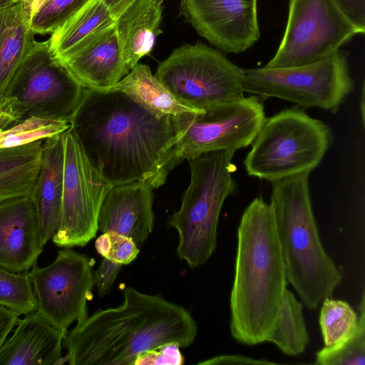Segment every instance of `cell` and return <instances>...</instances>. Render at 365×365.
<instances>
[{
    "label": "cell",
    "mask_w": 365,
    "mask_h": 365,
    "mask_svg": "<svg viewBox=\"0 0 365 365\" xmlns=\"http://www.w3.org/2000/svg\"><path fill=\"white\" fill-rule=\"evenodd\" d=\"M93 165L113 186L165 182L174 139L171 116L158 118L113 89L86 88L71 122Z\"/></svg>",
    "instance_id": "cell-1"
},
{
    "label": "cell",
    "mask_w": 365,
    "mask_h": 365,
    "mask_svg": "<svg viewBox=\"0 0 365 365\" xmlns=\"http://www.w3.org/2000/svg\"><path fill=\"white\" fill-rule=\"evenodd\" d=\"M122 304L99 309L67 333L64 345L71 365H134L143 353L173 343L190 346L197 325L184 307L132 287Z\"/></svg>",
    "instance_id": "cell-2"
},
{
    "label": "cell",
    "mask_w": 365,
    "mask_h": 365,
    "mask_svg": "<svg viewBox=\"0 0 365 365\" xmlns=\"http://www.w3.org/2000/svg\"><path fill=\"white\" fill-rule=\"evenodd\" d=\"M287 282L273 210L262 197H256L243 212L237 229L230 300L234 339L248 346L267 341Z\"/></svg>",
    "instance_id": "cell-3"
},
{
    "label": "cell",
    "mask_w": 365,
    "mask_h": 365,
    "mask_svg": "<svg viewBox=\"0 0 365 365\" xmlns=\"http://www.w3.org/2000/svg\"><path fill=\"white\" fill-rule=\"evenodd\" d=\"M309 173L272 183L270 205L287 280L301 302L315 309L331 297L343 274L322 243L312 208Z\"/></svg>",
    "instance_id": "cell-4"
},
{
    "label": "cell",
    "mask_w": 365,
    "mask_h": 365,
    "mask_svg": "<svg viewBox=\"0 0 365 365\" xmlns=\"http://www.w3.org/2000/svg\"><path fill=\"white\" fill-rule=\"evenodd\" d=\"M234 154L220 150L190 160V182L168 225L178 234V257L192 268L204 264L216 250L222 205L237 191Z\"/></svg>",
    "instance_id": "cell-5"
},
{
    "label": "cell",
    "mask_w": 365,
    "mask_h": 365,
    "mask_svg": "<svg viewBox=\"0 0 365 365\" xmlns=\"http://www.w3.org/2000/svg\"><path fill=\"white\" fill-rule=\"evenodd\" d=\"M86 88L56 58L48 40H34L0 96V128L29 118L71 124Z\"/></svg>",
    "instance_id": "cell-6"
},
{
    "label": "cell",
    "mask_w": 365,
    "mask_h": 365,
    "mask_svg": "<svg viewBox=\"0 0 365 365\" xmlns=\"http://www.w3.org/2000/svg\"><path fill=\"white\" fill-rule=\"evenodd\" d=\"M330 127L297 107L265 118L244 161L247 175L274 182L309 173L333 141Z\"/></svg>",
    "instance_id": "cell-7"
},
{
    "label": "cell",
    "mask_w": 365,
    "mask_h": 365,
    "mask_svg": "<svg viewBox=\"0 0 365 365\" xmlns=\"http://www.w3.org/2000/svg\"><path fill=\"white\" fill-rule=\"evenodd\" d=\"M265 114L262 100L252 95L200 112L171 116L174 139L167 153L170 172L184 160L208 153L236 150L252 144Z\"/></svg>",
    "instance_id": "cell-8"
},
{
    "label": "cell",
    "mask_w": 365,
    "mask_h": 365,
    "mask_svg": "<svg viewBox=\"0 0 365 365\" xmlns=\"http://www.w3.org/2000/svg\"><path fill=\"white\" fill-rule=\"evenodd\" d=\"M155 76L184 106L203 111L243 98V68L202 43L174 49Z\"/></svg>",
    "instance_id": "cell-9"
},
{
    "label": "cell",
    "mask_w": 365,
    "mask_h": 365,
    "mask_svg": "<svg viewBox=\"0 0 365 365\" xmlns=\"http://www.w3.org/2000/svg\"><path fill=\"white\" fill-rule=\"evenodd\" d=\"M349 53L337 50L307 65L270 68H243L245 92L262 101L276 97L302 107H317L335 113L351 93Z\"/></svg>",
    "instance_id": "cell-10"
},
{
    "label": "cell",
    "mask_w": 365,
    "mask_h": 365,
    "mask_svg": "<svg viewBox=\"0 0 365 365\" xmlns=\"http://www.w3.org/2000/svg\"><path fill=\"white\" fill-rule=\"evenodd\" d=\"M63 139L61 216L51 240L59 247H83L98 230L100 208L113 185L91 163L71 126L63 132Z\"/></svg>",
    "instance_id": "cell-11"
},
{
    "label": "cell",
    "mask_w": 365,
    "mask_h": 365,
    "mask_svg": "<svg viewBox=\"0 0 365 365\" xmlns=\"http://www.w3.org/2000/svg\"><path fill=\"white\" fill-rule=\"evenodd\" d=\"M356 34L332 0H289L283 37L264 67L282 68L315 63Z\"/></svg>",
    "instance_id": "cell-12"
},
{
    "label": "cell",
    "mask_w": 365,
    "mask_h": 365,
    "mask_svg": "<svg viewBox=\"0 0 365 365\" xmlns=\"http://www.w3.org/2000/svg\"><path fill=\"white\" fill-rule=\"evenodd\" d=\"M37 302L36 311L64 333L75 321L88 317L87 301L94 286L91 260L83 254L64 248L45 267L29 272Z\"/></svg>",
    "instance_id": "cell-13"
},
{
    "label": "cell",
    "mask_w": 365,
    "mask_h": 365,
    "mask_svg": "<svg viewBox=\"0 0 365 365\" xmlns=\"http://www.w3.org/2000/svg\"><path fill=\"white\" fill-rule=\"evenodd\" d=\"M180 14L200 36L225 53L244 52L260 36L257 0H180Z\"/></svg>",
    "instance_id": "cell-14"
},
{
    "label": "cell",
    "mask_w": 365,
    "mask_h": 365,
    "mask_svg": "<svg viewBox=\"0 0 365 365\" xmlns=\"http://www.w3.org/2000/svg\"><path fill=\"white\" fill-rule=\"evenodd\" d=\"M42 251L30 195L0 202V267L28 272L37 265Z\"/></svg>",
    "instance_id": "cell-15"
},
{
    "label": "cell",
    "mask_w": 365,
    "mask_h": 365,
    "mask_svg": "<svg viewBox=\"0 0 365 365\" xmlns=\"http://www.w3.org/2000/svg\"><path fill=\"white\" fill-rule=\"evenodd\" d=\"M153 189L140 181L112 186L100 208L98 230L125 235L140 247L153 231Z\"/></svg>",
    "instance_id": "cell-16"
},
{
    "label": "cell",
    "mask_w": 365,
    "mask_h": 365,
    "mask_svg": "<svg viewBox=\"0 0 365 365\" xmlns=\"http://www.w3.org/2000/svg\"><path fill=\"white\" fill-rule=\"evenodd\" d=\"M63 133L43 140L39 170L29 194L36 214L39 243L43 248L52 239L61 220L64 163Z\"/></svg>",
    "instance_id": "cell-17"
},
{
    "label": "cell",
    "mask_w": 365,
    "mask_h": 365,
    "mask_svg": "<svg viewBox=\"0 0 365 365\" xmlns=\"http://www.w3.org/2000/svg\"><path fill=\"white\" fill-rule=\"evenodd\" d=\"M16 325L0 349V365H53L66 360L61 349L67 333L55 328L37 311L19 319Z\"/></svg>",
    "instance_id": "cell-18"
},
{
    "label": "cell",
    "mask_w": 365,
    "mask_h": 365,
    "mask_svg": "<svg viewBox=\"0 0 365 365\" xmlns=\"http://www.w3.org/2000/svg\"><path fill=\"white\" fill-rule=\"evenodd\" d=\"M62 64L81 86L93 89L110 88L130 71L115 24Z\"/></svg>",
    "instance_id": "cell-19"
},
{
    "label": "cell",
    "mask_w": 365,
    "mask_h": 365,
    "mask_svg": "<svg viewBox=\"0 0 365 365\" xmlns=\"http://www.w3.org/2000/svg\"><path fill=\"white\" fill-rule=\"evenodd\" d=\"M163 17V0H137L116 19L115 26L125 62L130 70L149 54Z\"/></svg>",
    "instance_id": "cell-20"
},
{
    "label": "cell",
    "mask_w": 365,
    "mask_h": 365,
    "mask_svg": "<svg viewBox=\"0 0 365 365\" xmlns=\"http://www.w3.org/2000/svg\"><path fill=\"white\" fill-rule=\"evenodd\" d=\"M115 23L101 0H90L51 34L48 39L51 50L62 63Z\"/></svg>",
    "instance_id": "cell-21"
},
{
    "label": "cell",
    "mask_w": 365,
    "mask_h": 365,
    "mask_svg": "<svg viewBox=\"0 0 365 365\" xmlns=\"http://www.w3.org/2000/svg\"><path fill=\"white\" fill-rule=\"evenodd\" d=\"M22 1L0 9V96L35 40Z\"/></svg>",
    "instance_id": "cell-22"
},
{
    "label": "cell",
    "mask_w": 365,
    "mask_h": 365,
    "mask_svg": "<svg viewBox=\"0 0 365 365\" xmlns=\"http://www.w3.org/2000/svg\"><path fill=\"white\" fill-rule=\"evenodd\" d=\"M110 89L123 92L158 118L200 112L180 103L146 64L137 63Z\"/></svg>",
    "instance_id": "cell-23"
},
{
    "label": "cell",
    "mask_w": 365,
    "mask_h": 365,
    "mask_svg": "<svg viewBox=\"0 0 365 365\" xmlns=\"http://www.w3.org/2000/svg\"><path fill=\"white\" fill-rule=\"evenodd\" d=\"M43 141L0 148V202L31 193L41 165Z\"/></svg>",
    "instance_id": "cell-24"
},
{
    "label": "cell",
    "mask_w": 365,
    "mask_h": 365,
    "mask_svg": "<svg viewBox=\"0 0 365 365\" xmlns=\"http://www.w3.org/2000/svg\"><path fill=\"white\" fill-rule=\"evenodd\" d=\"M267 341L274 344L284 354H302L309 342L302 304L287 288L279 312Z\"/></svg>",
    "instance_id": "cell-25"
},
{
    "label": "cell",
    "mask_w": 365,
    "mask_h": 365,
    "mask_svg": "<svg viewBox=\"0 0 365 365\" xmlns=\"http://www.w3.org/2000/svg\"><path fill=\"white\" fill-rule=\"evenodd\" d=\"M322 302L319 325L324 346L329 347L341 343L353 333L358 317L350 304L344 300L329 297Z\"/></svg>",
    "instance_id": "cell-26"
},
{
    "label": "cell",
    "mask_w": 365,
    "mask_h": 365,
    "mask_svg": "<svg viewBox=\"0 0 365 365\" xmlns=\"http://www.w3.org/2000/svg\"><path fill=\"white\" fill-rule=\"evenodd\" d=\"M359 317L356 329L344 341L332 346H324L316 354L314 364L364 365L365 364V296L359 304Z\"/></svg>",
    "instance_id": "cell-27"
},
{
    "label": "cell",
    "mask_w": 365,
    "mask_h": 365,
    "mask_svg": "<svg viewBox=\"0 0 365 365\" xmlns=\"http://www.w3.org/2000/svg\"><path fill=\"white\" fill-rule=\"evenodd\" d=\"M0 305L21 314L37 309V302L28 272H14L0 267Z\"/></svg>",
    "instance_id": "cell-28"
},
{
    "label": "cell",
    "mask_w": 365,
    "mask_h": 365,
    "mask_svg": "<svg viewBox=\"0 0 365 365\" xmlns=\"http://www.w3.org/2000/svg\"><path fill=\"white\" fill-rule=\"evenodd\" d=\"M90 0H48L30 22L33 33L51 34Z\"/></svg>",
    "instance_id": "cell-29"
},
{
    "label": "cell",
    "mask_w": 365,
    "mask_h": 365,
    "mask_svg": "<svg viewBox=\"0 0 365 365\" xmlns=\"http://www.w3.org/2000/svg\"><path fill=\"white\" fill-rule=\"evenodd\" d=\"M95 247L103 258L123 264L131 263L139 254V247L129 237L109 231L96 240Z\"/></svg>",
    "instance_id": "cell-30"
},
{
    "label": "cell",
    "mask_w": 365,
    "mask_h": 365,
    "mask_svg": "<svg viewBox=\"0 0 365 365\" xmlns=\"http://www.w3.org/2000/svg\"><path fill=\"white\" fill-rule=\"evenodd\" d=\"M70 126V123L55 121L46 125L12 133L0 140V148H15L56 136L65 132Z\"/></svg>",
    "instance_id": "cell-31"
},
{
    "label": "cell",
    "mask_w": 365,
    "mask_h": 365,
    "mask_svg": "<svg viewBox=\"0 0 365 365\" xmlns=\"http://www.w3.org/2000/svg\"><path fill=\"white\" fill-rule=\"evenodd\" d=\"M178 344L161 345L140 355L134 365H181L184 358Z\"/></svg>",
    "instance_id": "cell-32"
},
{
    "label": "cell",
    "mask_w": 365,
    "mask_h": 365,
    "mask_svg": "<svg viewBox=\"0 0 365 365\" xmlns=\"http://www.w3.org/2000/svg\"><path fill=\"white\" fill-rule=\"evenodd\" d=\"M121 267L122 264L103 258L93 273L94 285L97 287L99 297H105L111 292Z\"/></svg>",
    "instance_id": "cell-33"
},
{
    "label": "cell",
    "mask_w": 365,
    "mask_h": 365,
    "mask_svg": "<svg viewBox=\"0 0 365 365\" xmlns=\"http://www.w3.org/2000/svg\"><path fill=\"white\" fill-rule=\"evenodd\" d=\"M358 34L365 33V0H332Z\"/></svg>",
    "instance_id": "cell-34"
},
{
    "label": "cell",
    "mask_w": 365,
    "mask_h": 365,
    "mask_svg": "<svg viewBox=\"0 0 365 365\" xmlns=\"http://www.w3.org/2000/svg\"><path fill=\"white\" fill-rule=\"evenodd\" d=\"M264 359H256L241 354H222L200 361V365L274 364Z\"/></svg>",
    "instance_id": "cell-35"
},
{
    "label": "cell",
    "mask_w": 365,
    "mask_h": 365,
    "mask_svg": "<svg viewBox=\"0 0 365 365\" xmlns=\"http://www.w3.org/2000/svg\"><path fill=\"white\" fill-rule=\"evenodd\" d=\"M20 314L0 305V349L16 325Z\"/></svg>",
    "instance_id": "cell-36"
},
{
    "label": "cell",
    "mask_w": 365,
    "mask_h": 365,
    "mask_svg": "<svg viewBox=\"0 0 365 365\" xmlns=\"http://www.w3.org/2000/svg\"><path fill=\"white\" fill-rule=\"evenodd\" d=\"M56 120H50L41 119L37 118H29L20 121L15 125H12L9 128L0 131V140L3 138L17 132L22 131L24 130L38 128L43 125L51 124Z\"/></svg>",
    "instance_id": "cell-37"
},
{
    "label": "cell",
    "mask_w": 365,
    "mask_h": 365,
    "mask_svg": "<svg viewBox=\"0 0 365 365\" xmlns=\"http://www.w3.org/2000/svg\"><path fill=\"white\" fill-rule=\"evenodd\" d=\"M116 19L129 6L137 0H101Z\"/></svg>",
    "instance_id": "cell-38"
},
{
    "label": "cell",
    "mask_w": 365,
    "mask_h": 365,
    "mask_svg": "<svg viewBox=\"0 0 365 365\" xmlns=\"http://www.w3.org/2000/svg\"><path fill=\"white\" fill-rule=\"evenodd\" d=\"M48 0H24L21 1L27 17L31 22L34 16L48 2Z\"/></svg>",
    "instance_id": "cell-39"
},
{
    "label": "cell",
    "mask_w": 365,
    "mask_h": 365,
    "mask_svg": "<svg viewBox=\"0 0 365 365\" xmlns=\"http://www.w3.org/2000/svg\"><path fill=\"white\" fill-rule=\"evenodd\" d=\"M14 4H16V2H14L13 0H0V9Z\"/></svg>",
    "instance_id": "cell-40"
},
{
    "label": "cell",
    "mask_w": 365,
    "mask_h": 365,
    "mask_svg": "<svg viewBox=\"0 0 365 365\" xmlns=\"http://www.w3.org/2000/svg\"><path fill=\"white\" fill-rule=\"evenodd\" d=\"M14 2L17 3V2H19V1H24V0H13Z\"/></svg>",
    "instance_id": "cell-41"
},
{
    "label": "cell",
    "mask_w": 365,
    "mask_h": 365,
    "mask_svg": "<svg viewBox=\"0 0 365 365\" xmlns=\"http://www.w3.org/2000/svg\"><path fill=\"white\" fill-rule=\"evenodd\" d=\"M1 130H1V128H0V131H1Z\"/></svg>",
    "instance_id": "cell-42"
}]
</instances>
